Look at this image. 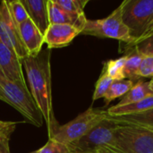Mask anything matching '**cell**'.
Segmentation results:
<instances>
[{
    "label": "cell",
    "mask_w": 153,
    "mask_h": 153,
    "mask_svg": "<svg viewBox=\"0 0 153 153\" xmlns=\"http://www.w3.org/2000/svg\"><path fill=\"white\" fill-rule=\"evenodd\" d=\"M50 55L51 50L47 48L37 56H29L22 60L29 90L47 124L48 138L60 126L55 117L52 105Z\"/></svg>",
    "instance_id": "1"
},
{
    "label": "cell",
    "mask_w": 153,
    "mask_h": 153,
    "mask_svg": "<svg viewBox=\"0 0 153 153\" xmlns=\"http://www.w3.org/2000/svg\"><path fill=\"white\" fill-rule=\"evenodd\" d=\"M0 100L16 109L27 123L37 127L42 126L43 116L27 84L10 80L0 74Z\"/></svg>",
    "instance_id": "2"
},
{
    "label": "cell",
    "mask_w": 153,
    "mask_h": 153,
    "mask_svg": "<svg viewBox=\"0 0 153 153\" xmlns=\"http://www.w3.org/2000/svg\"><path fill=\"white\" fill-rule=\"evenodd\" d=\"M123 22L134 43L142 39L153 23V0H126L122 4Z\"/></svg>",
    "instance_id": "3"
},
{
    "label": "cell",
    "mask_w": 153,
    "mask_h": 153,
    "mask_svg": "<svg viewBox=\"0 0 153 153\" xmlns=\"http://www.w3.org/2000/svg\"><path fill=\"white\" fill-rule=\"evenodd\" d=\"M107 117V110L91 107L72 121L59 126L48 139H53L68 146L84 136Z\"/></svg>",
    "instance_id": "4"
},
{
    "label": "cell",
    "mask_w": 153,
    "mask_h": 153,
    "mask_svg": "<svg viewBox=\"0 0 153 153\" xmlns=\"http://www.w3.org/2000/svg\"><path fill=\"white\" fill-rule=\"evenodd\" d=\"M81 34L118 39L126 43V49L134 43L129 30L123 22L121 4L106 18L87 20Z\"/></svg>",
    "instance_id": "5"
},
{
    "label": "cell",
    "mask_w": 153,
    "mask_h": 153,
    "mask_svg": "<svg viewBox=\"0 0 153 153\" xmlns=\"http://www.w3.org/2000/svg\"><path fill=\"white\" fill-rule=\"evenodd\" d=\"M112 144L123 153H153V131L137 126L118 124Z\"/></svg>",
    "instance_id": "6"
},
{
    "label": "cell",
    "mask_w": 153,
    "mask_h": 153,
    "mask_svg": "<svg viewBox=\"0 0 153 153\" xmlns=\"http://www.w3.org/2000/svg\"><path fill=\"white\" fill-rule=\"evenodd\" d=\"M118 123L107 117L89 133L75 143L68 145L73 153H96L113 143Z\"/></svg>",
    "instance_id": "7"
},
{
    "label": "cell",
    "mask_w": 153,
    "mask_h": 153,
    "mask_svg": "<svg viewBox=\"0 0 153 153\" xmlns=\"http://www.w3.org/2000/svg\"><path fill=\"white\" fill-rule=\"evenodd\" d=\"M0 39L21 59L29 56L22 42L19 26L13 20L7 7L6 0L0 2Z\"/></svg>",
    "instance_id": "8"
},
{
    "label": "cell",
    "mask_w": 153,
    "mask_h": 153,
    "mask_svg": "<svg viewBox=\"0 0 153 153\" xmlns=\"http://www.w3.org/2000/svg\"><path fill=\"white\" fill-rule=\"evenodd\" d=\"M0 74L10 80L26 83L22 60L0 39Z\"/></svg>",
    "instance_id": "9"
},
{
    "label": "cell",
    "mask_w": 153,
    "mask_h": 153,
    "mask_svg": "<svg viewBox=\"0 0 153 153\" xmlns=\"http://www.w3.org/2000/svg\"><path fill=\"white\" fill-rule=\"evenodd\" d=\"M82 31L69 24H50L44 34L45 44L48 49L68 46Z\"/></svg>",
    "instance_id": "10"
},
{
    "label": "cell",
    "mask_w": 153,
    "mask_h": 153,
    "mask_svg": "<svg viewBox=\"0 0 153 153\" xmlns=\"http://www.w3.org/2000/svg\"><path fill=\"white\" fill-rule=\"evenodd\" d=\"M19 30L29 56H34L39 54L45 44V40L44 35L40 32L38 27L29 18L19 26Z\"/></svg>",
    "instance_id": "11"
},
{
    "label": "cell",
    "mask_w": 153,
    "mask_h": 153,
    "mask_svg": "<svg viewBox=\"0 0 153 153\" xmlns=\"http://www.w3.org/2000/svg\"><path fill=\"white\" fill-rule=\"evenodd\" d=\"M48 13L50 24H69L82 31L87 18L85 14H73L63 10L54 0H48Z\"/></svg>",
    "instance_id": "12"
},
{
    "label": "cell",
    "mask_w": 153,
    "mask_h": 153,
    "mask_svg": "<svg viewBox=\"0 0 153 153\" xmlns=\"http://www.w3.org/2000/svg\"><path fill=\"white\" fill-rule=\"evenodd\" d=\"M29 18L44 35L50 25L48 13V0H21Z\"/></svg>",
    "instance_id": "13"
},
{
    "label": "cell",
    "mask_w": 153,
    "mask_h": 153,
    "mask_svg": "<svg viewBox=\"0 0 153 153\" xmlns=\"http://www.w3.org/2000/svg\"><path fill=\"white\" fill-rule=\"evenodd\" d=\"M152 108L153 96H151L143 100H140L138 102H134L129 105H125L121 107H117V106L110 107L107 110V113H108V116L109 117H120V116H126V115L137 114V113L151 109Z\"/></svg>",
    "instance_id": "14"
},
{
    "label": "cell",
    "mask_w": 153,
    "mask_h": 153,
    "mask_svg": "<svg viewBox=\"0 0 153 153\" xmlns=\"http://www.w3.org/2000/svg\"><path fill=\"white\" fill-rule=\"evenodd\" d=\"M110 117L118 124L137 126L153 131V108L137 114L126 115L120 117Z\"/></svg>",
    "instance_id": "15"
},
{
    "label": "cell",
    "mask_w": 153,
    "mask_h": 153,
    "mask_svg": "<svg viewBox=\"0 0 153 153\" xmlns=\"http://www.w3.org/2000/svg\"><path fill=\"white\" fill-rule=\"evenodd\" d=\"M151 96H153V92L150 89V82H143L140 80L115 106L121 107L125 105H129L143 100Z\"/></svg>",
    "instance_id": "16"
},
{
    "label": "cell",
    "mask_w": 153,
    "mask_h": 153,
    "mask_svg": "<svg viewBox=\"0 0 153 153\" xmlns=\"http://www.w3.org/2000/svg\"><path fill=\"white\" fill-rule=\"evenodd\" d=\"M131 52L127 54V59L124 67V75L126 79L128 80H139L141 78L139 76V70L143 59V56H142L139 52H137L134 48H130Z\"/></svg>",
    "instance_id": "17"
},
{
    "label": "cell",
    "mask_w": 153,
    "mask_h": 153,
    "mask_svg": "<svg viewBox=\"0 0 153 153\" xmlns=\"http://www.w3.org/2000/svg\"><path fill=\"white\" fill-rule=\"evenodd\" d=\"M134 81L124 79L119 81H114L111 86L109 87L108 91H107L106 95L104 96L106 104L108 105L115 99L125 96L135 84Z\"/></svg>",
    "instance_id": "18"
},
{
    "label": "cell",
    "mask_w": 153,
    "mask_h": 153,
    "mask_svg": "<svg viewBox=\"0 0 153 153\" xmlns=\"http://www.w3.org/2000/svg\"><path fill=\"white\" fill-rule=\"evenodd\" d=\"M126 59H127V55L120 58L115 59V60L108 61L105 64L102 72L105 73L109 77H111L114 81L126 79L124 75V67H125Z\"/></svg>",
    "instance_id": "19"
},
{
    "label": "cell",
    "mask_w": 153,
    "mask_h": 153,
    "mask_svg": "<svg viewBox=\"0 0 153 153\" xmlns=\"http://www.w3.org/2000/svg\"><path fill=\"white\" fill-rule=\"evenodd\" d=\"M6 4L13 20L18 26H20L22 22L29 19V15L21 0L6 1Z\"/></svg>",
    "instance_id": "20"
},
{
    "label": "cell",
    "mask_w": 153,
    "mask_h": 153,
    "mask_svg": "<svg viewBox=\"0 0 153 153\" xmlns=\"http://www.w3.org/2000/svg\"><path fill=\"white\" fill-rule=\"evenodd\" d=\"M63 10L73 14H83L88 0H54Z\"/></svg>",
    "instance_id": "21"
},
{
    "label": "cell",
    "mask_w": 153,
    "mask_h": 153,
    "mask_svg": "<svg viewBox=\"0 0 153 153\" xmlns=\"http://www.w3.org/2000/svg\"><path fill=\"white\" fill-rule=\"evenodd\" d=\"M113 82H114V80L111 77H109L108 75H107L105 73L102 72L98 82H96L92 100L95 101L100 98H104V96L106 95L107 91H108V89L111 86V84L113 83Z\"/></svg>",
    "instance_id": "22"
},
{
    "label": "cell",
    "mask_w": 153,
    "mask_h": 153,
    "mask_svg": "<svg viewBox=\"0 0 153 153\" xmlns=\"http://www.w3.org/2000/svg\"><path fill=\"white\" fill-rule=\"evenodd\" d=\"M132 48L143 56H153V34L135 42Z\"/></svg>",
    "instance_id": "23"
},
{
    "label": "cell",
    "mask_w": 153,
    "mask_h": 153,
    "mask_svg": "<svg viewBox=\"0 0 153 153\" xmlns=\"http://www.w3.org/2000/svg\"><path fill=\"white\" fill-rule=\"evenodd\" d=\"M38 151L39 153H73L67 145L53 139H48L47 143Z\"/></svg>",
    "instance_id": "24"
},
{
    "label": "cell",
    "mask_w": 153,
    "mask_h": 153,
    "mask_svg": "<svg viewBox=\"0 0 153 153\" xmlns=\"http://www.w3.org/2000/svg\"><path fill=\"white\" fill-rule=\"evenodd\" d=\"M139 76L153 78V56H144L139 70Z\"/></svg>",
    "instance_id": "25"
},
{
    "label": "cell",
    "mask_w": 153,
    "mask_h": 153,
    "mask_svg": "<svg viewBox=\"0 0 153 153\" xmlns=\"http://www.w3.org/2000/svg\"><path fill=\"white\" fill-rule=\"evenodd\" d=\"M17 122L11 121H1L0 120V135H4L10 139L12 134L16 128Z\"/></svg>",
    "instance_id": "26"
},
{
    "label": "cell",
    "mask_w": 153,
    "mask_h": 153,
    "mask_svg": "<svg viewBox=\"0 0 153 153\" xmlns=\"http://www.w3.org/2000/svg\"><path fill=\"white\" fill-rule=\"evenodd\" d=\"M9 138L0 135V153H10Z\"/></svg>",
    "instance_id": "27"
},
{
    "label": "cell",
    "mask_w": 153,
    "mask_h": 153,
    "mask_svg": "<svg viewBox=\"0 0 153 153\" xmlns=\"http://www.w3.org/2000/svg\"><path fill=\"white\" fill-rule=\"evenodd\" d=\"M152 34H153V23H152V25L151 26V28L149 29V30L147 31V33L144 35V37L143 38H146V37H148V36H150V35H152Z\"/></svg>",
    "instance_id": "28"
},
{
    "label": "cell",
    "mask_w": 153,
    "mask_h": 153,
    "mask_svg": "<svg viewBox=\"0 0 153 153\" xmlns=\"http://www.w3.org/2000/svg\"><path fill=\"white\" fill-rule=\"evenodd\" d=\"M150 89L152 91V92H153V78L150 81Z\"/></svg>",
    "instance_id": "29"
},
{
    "label": "cell",
    "mask_w": 153,
    "mask_h": 153,
    "mask_svg": "<svg viewBox=\"0 0 153 153\" xmlns=\"http://www.w3.org/2000/svg\"><path fill=\"white\" fill-rule=\"evenodd\" d=\"M30 153H39V151L37 150V151H34V152H31Z\"/></svg>",
    "instance_id": "30"
}]
</instances>
